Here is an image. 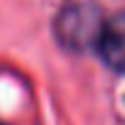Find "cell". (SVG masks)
<instances>
[{
	"label": "cell",
	"mask_w": 125,
	"mask_h": 125,
	"mask_svg": "<svg viewBox=\"0 0 125 125\" xmlns=\"http://www.w3.org/2000/svg\"><path fill=\"white\" fill-rule=\"evenodd\" d=\"M102 23L105 21L100 18V13L94 8H89V5H72V8L61 10L59 21H56V33H59L64 46L84 51V49L97 46Z\"/></svg>",
	"instance_id": "6da1fadb"
},
{
	"label": "cell",
	"mask_w": 125,
	"mask_h": 125,
	"mask_svg": "<svg viewBox=\"0 0 125 125\" xmlns=\"http://www.w3.org/2000/svg\"><path fill=\"white\" fill-rule=\"evenodd\" d=\"M94 49L112 72L125 74V13H117L102 23Z\"/></svg>",
	"instance_id": "7a4b0ae2"
}]
</instances>
